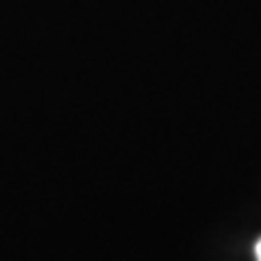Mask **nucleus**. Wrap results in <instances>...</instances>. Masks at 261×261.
<instances>
[{
	"instance_id": "1",
	"label": "nucleus",
	"mask_w": 261,
	"mask_h": 261,
	"mask_svg": "<svg viewBox=\"0 0 261 261\" xmlns=\"http://www.w3.org/2000/svg\"><path fill=\"white\" fill-rule=\"evenodd\" d=\"M255 255H257V261H261V238L255 244Z\"/></svg>"
}]
</instances>
